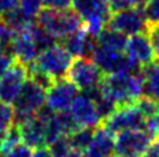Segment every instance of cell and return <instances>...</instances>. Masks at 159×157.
Here are the masks:
<instances>
[{"instance_id": "6da1fadb", "label": "cell", "mask_w": 159, "mask_h": 157, "mask_svg": "<svg viewBox=\"0 0 159 157\" xmlns=\"http://www.w3.org/2000/svg\"><path fill=\"white\" fill-rule=\"evenodd\" d=\"M101 94L111 100L117 108L133 105L143 96V76L141 74L104 75L99 83Z\"/></svg>"}, {"instance_id": "7a4b0ae2", "label": "cell", "mask_w": 159, "mask_h": 157, "mask_svg": "<svg viewBox=\"0 0 159 157\" xmlns=\"http://www.w3.org/2000/svg\"><path fill=\"white\" fill-rule=\"evenodd\" d=\"M36 22L55 39H65L83 26V21L71 8L53 9L42 8L37 15Z\"/></svg>"}, {"instance_id": "3957f363", "label": "cell", "mask_w": 159, "mask_h": 157, "mask_svg": "<svg viewBox=\"0 0 159 157\" xmlns=\"http://www.w3.org/2000/svg\"><path fill=\"white\" fill-rule=\"evenodd\" d=\"M92 62L99 67V70L104 75H115V74H141L142 70L130 60L125 53L115 51L96 45L92 55Z\"/></svg>"}, {"instance_id": "277c9868", "label": "cell", "mask_w": 159, "mask_h": 157, "mask_svg": "<svg viewBox=\"0 0 159 157\" xmlns=\"http://www.w3.org/2000/svg\"><path fill=\"white\" fill-rule=\"evenodd\" d=\"M45 102H46V91L37 85L33 80L28 78L12 106L15 110L13 125L17 126L26 118L34 115L45 105Z\"/></svg>"}, {"instance_id": "5b68a950", "label": "cell", "mask_w": 159, "mask_h": 157, "mask_svg": "<svg viewBox=\"0 0 159 157\" xmlns=\"http://www.w3.org/2000/svg\"><path fill=\"white\" fill-rule=\"evenodd\" d=\"M71 62L72 57L67 53V50L61 43H57L39 53L33 64L38 70L43 71L45 74L57 80V78H63L67 76Z\"/></svg>"}, {"instance_id": "8992f818", "label": "cell", "mask_w": 159, "mask_h": 157, "mask_svg": "<svg viewBox=\"0 0 159 157\" xmlns=\"http://www.w3.org/2000/svg\"><path fill=\"white\" fill-rule=\"evenodd\" d=\"M101 126H104L109 132L113 135H117L122 131H129V130H145L146 119L142 115V113L137 109V106L133 105H126V106H120L117 108L113 113L101 121Z\"/></svg>"}, {"instance_id": "52a82bcc", "label": "cell", "mask_w": 159, "mask_h": 157, "mask_svg": "<svg viewBox=\"0 0 159 157\" xmlns=\"http://www.w3.org/2000/svg\"><path fill=\"white\" fill-rule=\"evenodd\" d=\"M154 140L146 130H129L116 135L115 153L117 157H142Z\"/></svg>"}, {"instance_id": "ba28073f", "label": "cell", "mask_w": 159, "mask_h": 157, "mask_svg": "<svg viewBox=\"0 0 159 157\" xmlns=\"http://www.w3.org/2000/svg\"><path fill=\"white\" fill-rule=\"evenodd\" d=\"M104 74L99 70L92 59L89 58H75L72 59L70 68L67 71V78L75 84L78 89L87 91L99 85Z\"/></svg>"}, {"instance_id": "9c48e42d", "label": "cell", "mask_w": 159, "mask_h": 157, "mask_svg": "<svg viewBox=\"0 0 159 157\" xmlns=\"http://www.w3.org/2000/svg\"><path fill=\"white\" fill-rule=\"evenodd\" d=\"M105 28L117 30L125 36L146 33L147 19L143 8H130L122 12L112 13Z\"/></svg>"}, {"instance_id": "30bf717a", "label": "cell", "mask_w": 159, "mask_h": 157, "mask_svg": "<svg viewBox=\"0 0 159 157\" xmlns=\"http://www.w3.org/2000/svg\"><path fill=\"white\" fill-rule=\"evenodd\" d=\"M28 77L26 66L16 60L15 64L0 77V101L7 105H13Z\"/></svg>"}, {"instance_id": "8fae6325", "label": "cell", "mask_w": 159, "mask_h": 157, "mask_svg": "<svg viewBox=\"0 0 159 157\" xmlns=\"http://www.w3.org/2000/svg\"><path fill=\"white\" fill-rule=\"evenodd\" d=\"M79 89L67 77L57 78L46 91V105L54 113L70 110L74 98L78 96Z\"/></svg>"}, {"instance_id": "7c38bea8", "label": "cell", "mask_w": 159, "mask_h": 157, "mask_svg": "<svg viewBox=\"0 0 159 157\" xmlns=\"http://www.w3.org/2000/svg\"><path fill=\"white\" fill-rule=\"evenodd\" d=\"M125 54L141 70L146 68L147 66H150L155 62L152 46L150 43L149 37L146 36V33L130 36L128 38L126 46H125Z\"/></svg>"}, {"instance_id": "4fadbf2b", "label": "cell", "mask_w": 159, "mask_h": 157, "mask_svg": "<svg viewBox=\"0 0 159 157\" xmlns=\"http://www.w3.org/2000/svg\"><path fill=\"white\" fill-rule=\"evenodd\" d=\"M70 111L80 127L96 128L101 123L95 102L84 93L78 94L74 98L72 104L70 106Z\"/></svg>"}, {"instance_id": "5bb4252c", "label": "cell", "mask_w": 159, "mask_h": 157, "mask_svg": "<svg viewBox=\"0 0 159 157\" xmlns=\"http://www.w3.org/2000/svg\"><path fill=\"white\" fill-rule=\"evenodd\" d=\"M11 53L13 54L16 60L25 66H29L36 60L39 51L34 39L28 30V26L20 32H16L11 42Z\"/></svg>"}, {"instance_id": "9a60e30c", "label": "cell", "mask_w": 159, "mask_h": 157, "mask_svg": "<svg viewBox=\"0 0 159 157\" xmlns=\"http://www.w3.org/2000/svg\"><path fill=\"white\" fill-rule=\"evenodd\" d=\"M21 142L29 148L46 147V125L34 114L17 125Z\"/></svg>"}, {"instance_id": "2e32d148", "label": "cell", "mask_w": 159, "mask_h": 157, "mask_svg": "<svg viewBox=\"0 0 159 157\" xmlns=\"http://www.w3.org/2000/svg\"><path fill=\"white\" fill-rule=\"evenodd\" d=\"M96 45H98L96 43V38L89 36L84 30L83 26L78 32L74 33V34L62 39V46L67 50V53L71 57H75V58L91 59V55H92Z\"/></svg>"}, {"instance_id": "e0dca14e", "label": "cell", "mask_w": 159, "mask_h": 157, "mask_svg": "<svg viewBox=\"0 0 159 157\" xmlns=\"http://www.w3.org/2000/svg\"><path fill=\"white\" fill-rule=\"evenodd\" d=\"M116 135L109 132L104 126L95 128L93 138L89 147L84 152V157H111L115 153Z\"/></svg>"}, {"instance_id": "ac0fdd59", "label": "cell", "mask_w": 159, "mask_h": 157, "mask_svg": "<svg viewBox=\"0 0 159 157\" xmlns=\"http://www.w3.org/2000/svg\"><path fill=\"white\" fill-rule=\"evenodd\" d=\"M126 42H128L126 36L117 30L109 29V28H104L98 36V38H96V43L99 46L109 50H115V51H124Z\"/></svg>"}, {"instance_id": "d6986e66", "label": "cell", "mask_w": 159, "mask_h": 157, "mask_svg": "<svg viewBox=\"0 0 159 157\" xmlns=\"http://www.w3.org/2000/svg\"><path fill=\"white\" fill-rule=\"evenodd\" d=\"M143 76V93L159 102V63H152L142 70Z\"/></svg>"}, {"instance_id": "ffe728a7", "label": "cell", "mask_w": 159, "mask_h": 157, "mask_svg": "<svg viewBox=\"0 0 159 157\" xmlns=\"http://www.w3.org/2000/svg\"><path fill=\"white\" fill-rule=\"evenodd\" d=\"M28 30H29L33 39H34L39 53L58 43V41H57L52 34H49L42 26H39L36 21H32L30 24L28 25Z\"/></svg>"}, {"instance_id": "44dd1931", "label": "cell", "mask_w": 159, "mask_h": 157, "mask_svg": "<svg viewBox=\"0 0 159 157\" xmlns=\"http://www.w3.org/2000/svg\"><path fill=\"white\" fill-rule=\"evenodd\" d=\"M93 132H95V128L92 127H80L78 131H75L69 136L71 142V147L84 153L89 147L91 142H92Z\"/></svg>"}, {"instance_id": "7402d4cb", "label": "cell", "mask_w": 159, "mask_h": 157, "mask_svg": "<svg viewBox=\"0 0 159 157\" xmlns=\"http://www.w3.org/2000/svg\"><path fill=\"white\" fill-rule=\"evenodd\" d=\"M2 17L5 24L13 32H20L22 29H25L32 21H34V20L29 19L28 16H25L20 8H15L12 11H9V12L2 15Z\"/></svg>"}, {"instance_id": "603a6c76", "label": "cell", "mask_w": 159, "mask_h": 157, "mask_svg": "<svg viewBox=\"0 0 159 157\" xmlns=\"http://www.w3.org/2000/svg\"><path fill=\"white\" fill-rule=\"evenodd\" d=\"M55 118H57V122H58V125L61 127L62 134L66 136H70L71 134H74L80 128V126L78 125V122L75 121V118L72 117L70 110L55 113Z\"/></svg>"}, {"instance_id": "cb8c5ba5", "label": "cell", "mask_w": 159, "mask_h": 157, "mask_svg": "<svg viewBox=\"0 0 159 157\" xmlns=\"http://www.w3.org/2000/svg\"><path fill=\"white\" fill-rule=\"evenodd\" d=\"M134 105L137 106V109L142 113L146 121L159 115V102L147 96H141L134 102Z\"/></svg>"}, {"instance_id": "d4e9b609", "label": "cell", "mask_w": 159, "mask_h": 157, "mask_svg": "<svg viewBox=\"0 0 159 157\" xmlns=\"http://www.w3.org/2000/svg\"><path fill=\"white\" fill-rule=\"evenodd\" d=\"M21 135H20V130L16 125H12L7 134H5V138L3 140L2 145H0V157L5 156L8 152H11L15 147H17L19 144H21Z\"/></svg>"}, {"instance_id": "484cf974", "label": "cell", "mask_w": 159, "mask_h": 157, "mask_svg": "<svg viewBox=\"0 0 159 157\" xmlns=\"http://www.w3.org/2000/svg\"><path fill=\"white\" fill-rule=\"evenodd\" d=\"M48 148H49L53 157H66L69 155L70 151L72 149L70 138L66 136V135H62L61 138H58L55 142H53L50 144Z\"/></svg>"}, {"instance_id": "4316f807", "label": "cell", "mask_w": 159, "mask_h": 157, "mask_svg": "<svg viewBox=\"0 0 159 157\" xmlns=\"http://www.w3.org/2000/svg\"><path fill=\"white\" fill-rule=\"evenodd\" d=\"M19 8L24 12L25 16L34 20L37 17V15L43 8V4H42V0H20Z\"/></svg>"}, {"instance_id": "83f0119b", "label": "cell", "mask_w": 159, "mask_h": 157, "mask_svg": "<svg viewBox=\"0 0 159 157\" xmlns=\"http://www.w3.org/2000/svg\"><path fill=\"white\" fill-rule=\"evenodd\" d=\"M146 36L149 37L150 43H151V46H152L155 63H159V25L147 24Z\"/></svg>"}, {"instance_id": "f1b7e54d", "label": "cell", "mask_w": 159, "mask_h": 157, "mask_svg": "<svg viewBox=\"0 0 159 157\" xmlns=\"http://www.w3.org/2000/svg\"><path fill=\"white\" fill-rule=\"evenodd\" d=\"M143 11L147 19V24L159 25V0H149Z\"/></svg>"}, {"instance_id": "f546056e", "label": "cell", "mask_w": 159, "mask_h": 157, "mask_svg": "<svg viewBox=\"0 0 159 157\" xmlns=\"http://www.w3.org/2000/svg\"><path fill=\"white\" fill-rule=\"evenodd\" d=\"M15 62H16V58L13 57L12 53L0 47V77L15 64Z\"/></svg>"}, {"instance_id": "4dcf8cb0", "label": "cell", "mask_w": 159, "mask_h": 157, "mask_svg": "<svg viewBox=\"0 0 159 157\" xmlns=\"http://www.w3.org/2000/svg\"><path fill=\"white\" fill-rule=\"evenodd\" d=\"M13 119H15V110L11 105L3 104L0 101V123L11 127L13 125Z\"/></svg>"}, {"instance_id": "1f68e13d", "label": "cell", "mask_w": 159, "mask_h": 157, "mask_svg": "<svg viewBox=\"0 0 159 157\" xmlns=\"http://www.w3.org/2000/svg\"><path fill=\"white\" fill-rule=\"evenodd\" d=\"M2 157H33V151L24 143H21L17 147H15L11 152H8L5 156H2Z\"/></svg>"}, {"instance_id": "d6a6232c", "label": "cell", "mask_w": 159, "mask_h": 157, "mask_svg": "<svg viewBox=\"0 0 159 157\" xmlns=\"http://www.w3.org/2000/svg\"><path fill=\"white\" fill-rule=\"evenodd\" d=\"M72 0H42V4L45 8H53V9H66L71 7Z\"/></svg>"}, {"instance_id": "836d02e7", "label": "cell", "mask_w": 159, "mask_h": 157, "mask_svg": "<svg viewBox=\"0 0 159 157\" xmlns=\"http://www.w3.org/2000/svg\"><path fill=\"white\" fill-rule=\"evenodd\" d=\"M20 0H0V16L19 7Z\"/></svg>"}, {"instance_id": "e575fe53", "label": "cell", "mask_w": 159, "mask_h": 157, "mask_svg": "<svg viewBox=\"0 0 159 157\" xmlns=\"http://www.w3.org/2000/svg\"><path fill=\"white\" fill-rule=\"evenodd\" d=\"M142 157H159V139L152 140L149 148L142 155Z\"/></svg>"}, {"instance_id": "d590c367", "label": "cell", "mask_w": 159, "mask_h": 157, "mask_svg": "<svg viewBox=\"0 0 159 157\" xmlns=\"http://www.w3.org/2000/svg\"><path fill=\"white\" fill-rule=\"evenodd\" d=\"M33 157H53L48 147H41L37 148L36 152H33Z\"/></svg>"}, {"instance_id": "8d00e7d4", "label": "cell", "mask_w": 159, "mask_h": 157, "mask_svg": "<svg viewBox=\"0 0 159 157\" xmlns=\"http://www.w3.org/2000/svg\"><path fill=\"white\" fill-rule=\"evenodd\" d=\"M8 128H9L8 126H5V125H3V123H0V145H2V143H3V140L5 138V134H7Z\"/></svg>"}, {"instance_id": "74e56055", "label": "cell", "mask_w": 159, "mask_h": 157, "mask_svg": "<svg viewBox=\"0 0 159 157\" xmlns=\"http://www.w3.org/2000/svg\"><path fill=\"white\" fill-rule=\"evenodd\" d=\"M66 157H84V153L80 152V151H78V149H74V148H72Z\"/></svg>"}, {"instance_id": "f35d334b", "label": "cell", "mask_w": 159, "mask_h": 157, "mask_svg": "<svg viewBox=\"0 0 159 157\" xmlns=\"http://www.w3.org/2000/svg\"><path fill=\"white\" fill-rule=\"evenodd\" d=\"M155 138L159 139V119H158V126H157V131H155Z\"/></svg>"}, {"instance_id": "ab89813d", "label": "cell", "mask_w": 159, "mask_h": 157, "mask_svg": "<svg viewBox=\"0 0 159 157\" xmlns=\"http://www.w3.org/2000/svg\"><path fill=\"white\" fill-rule=\"evenodd\" d=\"M111 157H117V156H116V155H115V156H111Z\"/></svg>"}, {"instance_id": "60d3db41", "label": "cell", "mask_w": 159, "mask_h": 157, "mask_svg": "<svg viewBox=\"0 0 159 157\" xmlns=\"http://www.w3.org/2000/svg\"><path fill=\"white\" fill-rule=\"evenodd\" d=\"M105 2H109V0H105Z\"/></svg>"}]
</instances>
